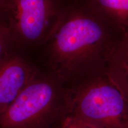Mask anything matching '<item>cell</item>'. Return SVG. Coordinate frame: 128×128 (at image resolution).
Segmentation results:
<instances>
[{
    "label": "cell",
    "instance_id": "8992f818",
    "mask_svg": "<svg viewBox=\"0 0 128 128\" xmlns=\"http://www.w3.org/2000/svg\"><path fill=\"white\" fill-rule=\"evenodd\" d=\"M87 7L120 37L128 36V0H87Z\"/></svg>",
    "mask_w": 128,
    "mask_h": 128
},
{
    "label": "cell",
    "instance_id": "30bf717a",
    "mask_svg": "<svg viewBox=\"0 0 128 128\" xmlns=\"http://www.w3.org/2000/svg\"><path fill=\"white\" fill-rule=\"evenodd\" d=\"M4 0H0V12H1V6H2V2Z\"/></svg>",
    "mask_w": 128,
    "mask_h": 128
},
{
    "label": "cell",
    "instance_id": "5b68a950",
    "mask_svg": "<svg viewBox=\"0 0 128 128\" xmlns=\"http://www.w3.org/2000/svg\"><path fill=\"white\" fill-rule=\"evenodd\" d=\"M38 74L34 67L18 56L8 55L0 61V115Z\"/></svg>",
    "mask_w": 128,
    "mask_h": 128
},
{
    "label": "cell",
    "instance_id": "3957f363",
    "mask_svg": "<svg viewBox=\"0 0 128 128\" xmlns=\"http://www.w3.org/2000/svg\"><path fill=\"white\" fill-rule=\"evenodd\" d=\"M64 85L51 74H38L0 115V128H39L62 118Z\"/></svg>",
    "mask_w": 128,
    "mask_h": 128
},
{
    "label": "cell",
    "instance_id": "6da1fadb",
    "mask_svg": "<svg viewBox=\"0 0 128 128\" xmlns=\"http://www.w3.org/2000/svg\"><path fill=\"white\" fill-rule=\"evenodd\" d=\"M116 34L87 6L61 10L44 42L50 74L65 84L105 71Z\"/></svg>",
    "mask_w": 128,
    "mask_h": 128
},
{
    "label": "cell",
    "instance_id": "277c9868",
    "mask_svg": "<svg viewBox=\"0 0 128 128\" xmlns=\"http://www.w3.org/2000/svg\"><path fill=\"white\" fill-rule=\"evenodd\" d=\"M60 10L55 0H4L0 14L13 42L33 45L45 42Z\"/></svg>",
    "mask_w": 128,
    "mask_h": 128
},
{
    "label": "cell",
    "instance_id": "9c48e42d",
    "mask_svg": "<svg viewBox=\"0 0 128 128\" xmlns=\"http://www.w3.org/2000/svg\"><path fill=\"white\" fill-rule=\"evenodd\" d=\"M58 128H98L95 126L74 117L62 116L60 124Z\"/></svg>",
    "mask_w": 128,
    "mask_h": 128
},
{
    "label": "cell",
    "instance_id": "ba28073f",
    "mask_svg": "<svg viewBox=\"0 0 128 128\" xmlns=\"http://www.w3.org/2000/svg\"><path fill=\"white\" fill-rule=\"evenodd\" d=\"M13 42L6 24L0 22V61L8 55V51Z\"/></svg>",
    "mask_w": 128,
    "mask_h": 128
},
{
    "label": "cell",
    "instance_id": "7a4b0ae2",
    "mask_svg": "<svg viewBox=\"0 0 128 128\" xmlns=\"http://www.w3.org/2000/svg\"><path fill=\"white\" fill-rule=\"evenodd\" d=\"M98 128H128V101L105 71L65 88L63 115Z\"/></svg>",
    "mask_w": 128,
    "mask_h": 128
},
{
    "label": "cell",
    "instance_id": "52a82bcc",
    "mask_svg": "<svg viewBox=\"0 0 128 128\" xmlns=\"http://www.w3.org/2000/svg\"><path fill=\"white\" fill-rule=\"evenodd\" d=\"M106 72L128 101V36L121 37L112 50Z\"/></svg>",
    "mask_w": 128,
    "mask_h": 128
}]
</instances>
